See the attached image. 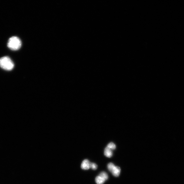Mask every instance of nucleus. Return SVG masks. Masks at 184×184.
I'll use <instances>...</instances> for the list:
<instances>
[{
	"label": "nucleus",
	"instance_id": "obj_1",
	"mask_svg": "<svg viewBox=\"0 0 184 184\" xmlns=\"http://www.w3.org/2000/svg\"><path fill=\"white\" fill-rule=\"evenodd\" d=\"M7 46L11 50H18L21 47V41L20 38L17 37H12L9 39Z\"/></svg>",
	"mask_w": 184,
	"mask_h": 184
},
{
	"label": "nucleus",
	"instance_id": "obj_2",
	"mask_svg": "<svg viewBox=\"0 0 184 184\" xmlns=\"http://www.w3.org/2000/svg\"><path fill=\"white\" fill-rule=\"evenodd\" d=\"M14 67L13 62L7 56L0 58V67L2 69L7 71L12 70Z\"/></svg>",
	"mask_w": 184,
	"mask_h": 184
},
{
	"label": "nucleus",
	"instance_id": "obj_3",
	"mask_svg": "<svg viewBox=\"0 0 184 184\" xmlns=\"http://www.w3.org/2000/svg\"><path fill=\"white\" fill-rule=\"evenodd\" d=\"M108 169L109 171L115 177H118L121 172V168L119 167H116L113 163H111L108 165Z\"/></svg>",
	"mask_w": 184,
	"mask_h": 184
},
{
	"label": "nucleus",
	"instance_id": "obj_4",
	"mask_svg": "<svg viewBox=\"0 0 184 184\" xmlns=\"http://www.w3.org/2000/svg\"><path fill=\"white\" fill-rule=\"evenodd\" d=\"M91 162L87 159L84 160L82 161L81 165V168L82 169L84 170H88L91 168Z\"/></svg>",
	"mask_w": 184,
	"mask_h": 184
},
{
	"label": "nucleus",
	"instance_id": "obj_5",
	"mask_svg": "<svg viewBox=\"0 0 184 184\" xmlns=\"http://www.w3.org/2000/svg\"><path fill=\"white\" fill-rule=\"evenodd\" d=\"M104 154L106 157H111L112 155V150L107 147L104 150Z\"/></svg>",
	"mask_w": 184,
	"mask_h": 184
},
{
	"label": "nucleus",
	"instance_id": "obj_6",
	"mask_svg": "<svg viewBox=\"0 0 184 184\" xmlns=\"http://www.w3.org/2000/svg\"><path fill=\"white\" fill-rule=\"evenodd\" d=\"M95 181L97 184H103L105 182V180L99 175L97 176L95 179Z\"/></svg>",
	"mask_w": 184,
	"mask_h": 184
},
{
	"label": "nucleus",
	"instance_id": "obj_7",
	"mask_svg": "<svg viewBox=\"0 0 184 184\" xmlns=\"http://www.w3.org/2000/svg\"><path fill=\"white\" fill-rule=\"evenodd\" d=\"M101 177L103 178L105 181H106L108 179V175L105 172H102L99 175Z\"/></svg>",
	"mask_w": 184,
	"mask_h": 184
},
{
	"label": "nucleus",
	"instance_id": "obj_8",
	"mask_svg": "<svg viewBox=\"0 0 184 184\" xmlns=\"http://www.w3.org/2000/svg\"><path fill=\"white\" fill-rule=\"evenodd\" d=\"M107 147L112 150H114L116 149V146L113 142H110V143L107 145Z\"/></svg>",
	"mask_w": 184,
	"mask_h": 184
},
{
	"label": "nucleus",
	"instance_id": "obj_9",
	"mask_svg": "<svg viewBox=\"0 0 184 184\" xmlns=\"http://www.w3.org/2000/svg\"><path fill=\"white\" fill-rule=\"evenodd\" d=\"M97 165L91 162V168L93 170H95L97 169Z\"/></svg>",
	"mask_w": 184,
	"mask_h": 184
}]
</instances>
